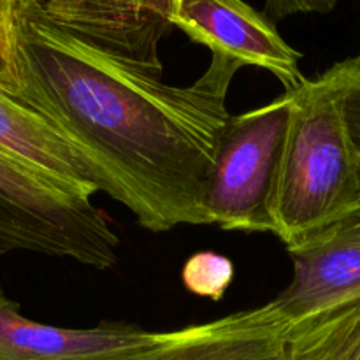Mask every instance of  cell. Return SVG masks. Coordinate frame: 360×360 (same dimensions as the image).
Instances as JSON below:
<instances>
[{
    "mask_svg": "<svg viewBox=\"0 0 360 360\" xmlns=\"http://www.w3.org/2000/svg\"><path fill=\"white\" fill-rule=\"evenodd\" d=\"M287 327L269 301L213 322L158 333L153 343L108 360H281Z\"/></svg>",
    "mask_w": 360,
    "mask_h": 360,
    "instance_id": "ba28073f",
    "label": "cell"
},
{
    "mask_svg": "<svg viewBox=\"0 0 360 360\" xmlns=\"http://www.w3.org/2000/svg\"><path fill=\"white\" fill-rule=\"evenodd\" d=\"M118 246V236L90 197L0 151V255L34 252L111 269Z\"/></svg>",
    "mask_w": 360,
    "mask_h": 360,
    "instance_id": "3957f363",
    "label": "cell"
},
{
    "mask_svg": "<svg viewBox=\"0 0 360 360\" xmlns=\"http://www.w3.org/2000/svg\"><path fill=\"white\" fill-rule=\"evenodd\" d=\"M281 360H360V297L288 323Z\"/></svg>",
    "mask_w": 360,
    "mask_h": 360,
    "instance_id": "8fae6325",
    "label": "cell"
},
{
    "mask_svg": "<svg viewBox=\"0 0 360 360\" xmlns=\"http://www.w3.org/2000/svg\"><path fill=\"white\" fill-rule=\"evenodd\" d=\"M290 255V285L271 301L288 323L360 297V220Z\"/></svg>",
    "mask_w": 360,
    "mask_h": 360,
    "instance_id": "30bf717a",
    "label": "cell"
},
{
    "mask_svg": "<svg viewBox=\"0 0 360 360\" xmlns=\"http://www.w3.org/2000/svg\"><path fill=\"white\" fill-rule=\"evenodd\" d=\"M0 151L79 195L97 192L123 202L111 178L48 116L0 90Z\"/></svg>",
    "mask_w": 360,
    "mask_h": 360,
    "instance_id": "52a82bcc",
    "label": "cell"
},
{
    "mask_svg": "<svg viewBox=\"0 0 360 360\" xmlns=\"http://www.w3.org/2000/svg\"><path fill=\"white\" fill-rule=\"evenodd\" d=\"M271 21L278 23L295 14H326L330 13L341 0H264Z\"/></svg>",
    "mask_w": 360,
    "mask_h": 360,
    "instance_id": "5bb4252c",
    "label": "cell"
},
{
    "mask_svg": "<svg viewBox=\"0 0 360 360\" xmlns=\"http://www.w3.org/2000/svg\"><path fill=\"white\" fill-rule=\"evenodd\" d=\"M347 74L345 60L285 91L290 115L271 218L290 253L360 220V153L343 112Z\"/></svg>",
    "mask_w": 360,
    "mask_h": 360,
    "instance_id": "7a4b0ae2",
    "label": "cell"
},
{
    "mask_svg": "<svg viewBox=\"0 0 360 360\" xmlns=\"http://www.w3.org/2000/svg\"><path fill=\"white\" fill-rule=\"evenodd\" d=\"M56 27L120 60L162 76L160 41L181 0H37Z\"/></svg>",
    "mask_w": 360,
    "mask_h": 360,
    "instance_id": "8992f818",
    "label": "cell"
},
{
    "mask_svg": "<svg viewBox=\"0 0 360 360\" xmlns=\"http://www.w3.org/2000/svg\"><path fill=\"white\" fill-rule=\"evenodd\" d=\"M348 74L343 88V112L348 130L360 153V72L355 69L354 60H347Z\"/></svg>",
    "mask_w": 360,
    "mask_h": 360,
    "instance_id": "9a60e30c",
    "label": "cell"
},
{
    "mask_svg": "<svg viewBox=\"0 0 360 360\" xmlns=\"http://www.w3.org/2000/svg\"><path fill=\"white\" fill-rule=\"evenodd\" d=\"M20 48L32 108L115 181L141 227L210 225L206 195L241 63L211 55L199 79L172 86L56 27L37 0L21 2Z\"/></svg>",
    "mask_w": 360,
    "mask_h": 360,
    "instance_id": "6da1fadb",
    "label": "cell"
},
{
    "mask_svg": "<svg viewBox=\"0 0 360 360\" xmlns=\"http://www.w3.org/2000/svg\"><path fill=\"white\" fill-rule=\"evenodd\" d=\"M234 264L214 252H199L183 266L181 278L185 287L199 297L220 301L234 280Z\"/></svg>",
    "mask_w": 360,
    "mask_h": 360,
    "instance_id": "4fadbf2b",
    "label": "cell"
},
{
    "mask_svg": "<svg viewBox=\"0 0 360 360\" xmlns=\"http://www.w3.org/2000/svg\"><path fill=\"white\" fill-rule=\"evenodd\" d=\"M352 60H354V65H355V69H357L359 72H360V55H359V56H354V58H352Z\"/></svg>",
    "mask_w": 360,
    "mask_h": 360,
    "instance_id": "2e32d148",
    "label": "cell"
},
{
    "mask_svg": "<svg viewBox=\"0 0 360 360\" xmlns=\"http://www.w3.org/2000/svg\"><path fill=\"white\" fill-rule=\"evenodd\" d=\"M190 41L206 46L211 55L267 70L285 91L302 86L301 53L278 32L276 23L245 0H181L172 16Z\"/></svg>",
    "mask_w": 360,
    "mask_h": 360,
    "instance_id": "5b68a950",
    "label": "cell"
},
{
    "mask_svg": "<svg viewBox=\"0 0 360 360\" xmlns=\"http://www.w3.org/2000/svg\"><path fill=\"white\" fill-rule=\"evenodd\" d=\"M21 2L0 0V90L30 105V83L20 48Z\"/></svg>",
    "mask_w": 360,
    "mask_h": 360,
    "instance_id": "7c38bea8",
    "label": "cell"
},
{
    "mask_svg": "<svg viewBox=\"0 0 360 360\" xmlns=\"http://www.w3.org/2000/svg\"><path fill=\"white\" fill-rule=\"evenodd\" d=\"M157 336L122 322H102L91 329L34 322L0 288V360H108L146 347Z\"/></svg>",
    "mask_w": 360,
    "mask_h": 360,
    "instance_id": "9c48e42d",
    "label": "cell"
},
{
    "mask_svg": "<svg viewBox=\"0 0 360 360\" xmlns=\"http://www.w3.org/2000/svg\"><path fill=\"white\" fill-rule=\"evenodd\" d=\"M290 95L231 116L220 136L210 188L207 224L225 231L273 232L271 202L287 136Z\"/></svg>",
    "mask_w": 360,
    "mask_h": 360,
    "instance_id": "277c9868",
    "label": "cell"
}]
</instances>
